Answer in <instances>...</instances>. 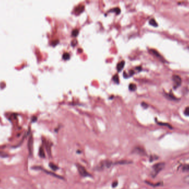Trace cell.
I'll use <instances>...</instances> for the list:
<instances>
[{"mask_svg":"<svg viewBox=\"0 0 189 189\" xmlns=\"http://www.w3.org/2000/svg\"><path fill=\"white\" fill-rule=\"evenodd\" d=\"M124 64H125V62L124 61L120 62L118 63L117 65V69L118 72H120V71L122 70V69L124 68Z\"/></svg>","mask_w":189,"mask_h":189,"instance_id":"cell-11","label":"cell"},{"mask_svg":"<svg viewBox=\"0 0 189 189\" xmlns=\"http://www.w3.org/2000/svg\"><path fill=\"white\" fill-rule=\"evenodd\" d=\"M149 24L151 25L152 26H154V27H157L158 25V23L156 22V21L154 20V18H152L150 21H149Z\"/></svg>","mask_w":189,"mask_h":189,"instance_id":"cell-17","label":"cell"},{"mask_svg":"<svg viewBox=\"0 0 189 189\" xmlns=\"http://www.w3.org/2000/svg\"><path fill=\"white\" fill-rule=\"evenodd\" d=\"M137 89V86L135 84L131 83L129 84V89L131 91H134Z\"/></svg>","mask_w":189,"mask_h":189,"instance_id":"cell-15","label":"cell"},{"mask_svg":"<svg viewBox=\"0 0 189 189\" xmlns=\"http://www.w3.org/2000/svg\"><path fill=\"white\" fill-rule=\"evenodd\" d=\"M158 124H159V125H164V126H166V127H169V128H172V127L170 126V125H169V124H167V123H159L158 122Z\"/></svg>","mask_w":189,"mask_h":189,"instance_id":"cell-23","label":"cell"},{"mask_svg":"<svg viewBox=\"0 0 189 189\" xmlns=\"http://www.w3.org/2000/svg\"><path fill=\"white\" fill-rule=\"evenodd\" d=\"M132 153L144 156L146 155V151L144 148H143L140 146H137L133 148V149L132 151Z\"/></svg>","mask_w":189,"mask_h":189,"instance_id":"cell-4","label":"cell"},{"mask_svg":"<svg viewBox=\"0 0 189 189\" xmlns=\"http://www.w3.org/2000/svg\"><path fill=\"white\" fill-rule=\"evenodd\" d=\"M59 42V41L58 39H55V40H54L52 42V45L53 46H55L56 45H58Z\"/></svg>","mask_w":189,"mask_h":189,"instance_id":"cell-25","label":"cell"},{"mask_svg":"<svg viewBox=\"0 0 189 189\" xmlns=\"http://www.w3.org/2000/svg\"><path fill=\"white\" fill-rule=\"evenodd\" d=\"M113 81H114L116 83H119V76L118 74H115L113 77Z\"/></svg>","mask_w":189,"mask_h":189,"instance_id":"cell-22","label":"cell"},{"mask_svg":"<svg viewBox=\"0 0 189 189\" xmlns=\"http://www.w3.org/2000/svg\"><path fill=\"white\" fill-rule=\"evenodd\" d=\"M43 144L45 146V147L46 148V150H47V153L48 155L49 156H52V143L51 142L48 141L47 140L44 139L43 140Z\"/></svg>","mask_w":189,"mask_h":189,"instance_id":"cell-5","label":"cell"},{"mask_svg":"<svg viewBox=\"0 0 189 189\" xmlns=\"http://www.w3.org/2000/svg\"><path fill=\"white\" fill-rule=\"evenodd\" d=\"M79 30H78L77 28H75V29H74V30L72 31L71 35H72L73 36L77 37V36L79 34Z\"/></svg>","mask_w":189,"mask_h":189,"instance_id":"cell-16","label":"cell"},{"mask_svg":"<svg viewBox=\"0 0 189 189\" xmlns=\"http://www.w3.org/2000/svg\"><path fill=\"white\" fill-rule=\"evenodd\" d=\"M173 80L174 83V88L176 89L181 85L182 80L181 78L178 75H174L173 76Z\"/></svg>","mask_w":189,"mask_h":189,"instance_id":"cell-6","label":"cell"},{"mask_svg":"<svg viewBox=\"0 0 189 189\" xmlns=\"http://www.w3.org/2000/svg\"><path fill=\"white\" fill-rule=\"evenodd\" d=\"M184 114L187 116H189V107H187L184 111Z\"/></svg>","mask_w":189,"mask_h":189,"instance_id":"cell-24","label":"cell"},{"mask_svg":"<svg viewBox=\"0 0 189 189\" xmlns=\"http://www.w3.org/2000/svg\"><path fill=\"white\" fill-rule=\"evenodd\" d=\"M150 52H151V53H153L154 55H155V56L157 57H158L159 58L162 59H163V57H162L161 55L159 54V53H158L156 50H154V49H151L150 50Z\"/></svg>","mask_w":189,"mask_h":189,"instance_id":"cell-13","label":"cell"},{"mask_svg":"<svg viewBox=\"0 0 189 189\" xmlns=\"http://www.w3.org/2000/svg\"><path fill=\"white\" fill-rule=\"evenodd\" d=\"M33 169L41 170H43V171L45 172V173H47L48 174H49V175H52V176H54V177H55V178H59V179H64L63 177L61 176L60 175H57V174H55L54 172L49 171H48L47 170L44 169H43V168H41V167H33Z\"/></svg>","mask_w":189,"mask_h":189,"instance_id":"cell-7","label":"cell"},{"mask_svg":"<svg viewBox=\"0 0 189 189\" xmlns=\"http://www.w3.org/2000/svg\"><path fill=\"white\" fill-rule=\"evenodd\" d=\"M39 155L41 158H44L45 157V154L44 153V148L43 147H41L39 150Z\"/></svg>","mask_w":189,"mask_h":189,"instance_id":"cell-12","label":"cell"},{"mask_svg":"<svg viewBox=\"0 0 189 189\" xmlns=\"http://www.w3.org/2000/svg\"><path fill=\"white\" fill-rule=\"evenodd\" d=\"M110 11L115 12L116 14H120V12H121V10L119 8V7H115L113 9H112L111 10H110Z\"/></svg>","mask_w":189,"mask_h":189,"instance_id":"cell-19","label":"cell"},{"mask_svg":"<svg viewBox=\"0 0 189 189\" xmlns=\"http://www.w3.org/2000/svg\"><path fill=\"white\" fill-rule=\"evenodd\" d=\"M49 166L50 168L53 171H57V170L59 169V167L53 163H50L49 164Z\"/></svg>","mask_w":189,"mask_h":189,"instance_id":"cell-14","label":"cell"},{"mask_svg":"<svg viewBox=\"0 0 189 189\" xmlns=\"http://www.w3.org/2000/svg\"><path fill=\"white\" fill-rule=\"evenodd\" d=\"M165 165V164L163 162H160V163L154 164L152 167V169H153V171L152 173V176L156 177V175H158L159 172L164 168Z\"/></svg>","mask_w":189,"mask_h":189,"instance_id":"cell-2","label":"cell"},{"mask_svg":"<svg viewBox=\"0 0 189 189\" xmlns=\"http://www.w3.org/2000/svg\"><path fill=\"white\" fill-rule=\"evenodd\" d=\"M131 163H132V161L123 160H120V161H116L115 163H113V164L114 165H127V164H131Z\"/></svg>","mask_w":189,"mask_h":189,"instance_id":"cell-10","label":"cell"},{"mask_svg":"<svg viewBox=\"0 0 189 189\" xmlns=\"http://www.w3.org/2000/svg\"><path fill=\"white\" fill-rule=\"evenodd\" d=\"M77 40H76V39L73 40L71 42V46H73V47H75L77 45Z\"/></svg>","mask_w":189,"mask_h":189,"instance_id":"cell-27","label":"cell"},{"mask_svg":"<svg viewBox=\"0 0 189 189\" xmlns=\"http://www.w3.org/2000/svg\"><path fill=\"white\" fill-rule=\"evenodd\" d=\"M70 58V54L69 53H64L63 54V58L64 60H68Z\"/></svg>","mask_w":189,"mask_h":189,"instance_id":"cell-21","label":"cell"},{"mask_svg":"<svg viewBox=\"0 0 189 189\" xmlns=\"http://www.w3.org/2000/svg\"><path fill=\"white\" fill-rule=\"evenodd\" d=\"M0 156H5L7 155H5V153H2V152H0Z\"/></svg>","mask_w":189,"mask_h":189,"instance_id":"cell-30","label":"cell"},{"mask_svg":"<svg viewBox=\"0 0 189 189\" xmlns=\"http://www.w3.org/2000/svg\"><path fill=\"white\" fill-rule=\"evenodd\" d=\"M118 185V181H115L114 182H113L112 184V186L113 188H115L116 187H117Z\"/></svg>","mask_w":189,"mask_h":189,"instance_id":"cell-28","label":"cell"},{"mask_svg":"<svg viewBox=\"0 0 189 189\" xmlns=\"http://www.w3.org/2000/svg\"><path fill=\"white\" fill-rule=\"evenodd\" d=\"M167 97H168V98H169L171 100H176L178 99L177 98L175 97L174 96V95H173V93H171V92H170V93H169L168 95H167Z\"/></svg>","mask_w":189,"mask_h":189,"instance_id":"cell-18","label":"cell"},{"mask_svg":"<svg viewBox=\"0 0 189 189\" xmlns=\"http://www.w3.org/2000/svg\"><path fill=\"white\" fill-rule=\"evenodd\" d=\"M136 69L137 70H138L139 71H140V70H142V67H137L136 68Z\"/></svg>","mask_w":189,"mask_h":189,"instance_id":"cell-31","label":"cell"},{"mask_svg":"<svg viewBox=\"0 0 189 189\" xmlns=\"http://www.w3.org/2000/svg\"><path fill=\"white\" fill-rule=\"evenodd\" d=\"M77 169L78 170V172L79 173L80 176H81L82 177H91L92 175L90 174L89 172H88L87 170L86 169L85 167H83L81 164H76Z\"/></svg>","mask_w":189,"mask_h":189,"instance_id":"cell-3","label":"cell"},{"mask_svg":"<svg viewBox=\"0 0 189 189\" xmlns=\"http://www.w3.org/2000/svg\"><path fill=\"white\" fill-rule=\"evenodd\" d=\"M114 163H113L112 161H110V160H103V161H101L100 163H99L96 167H95V170H97V171H102V170H104L105 169H107V168H110V167H112Z\"/></svg>","mask_w":189,"mask_h":189,"instance_id":"cell-1","label":"cell"},{"mask_svg":"<svg viewBox=\"0 0 189 189\" xmlns=\"http://www.w3.org/2000/svg\"><path fill=\"white\" fill-rule=\"evenodd\" d=\"M33 139L32 135H31L29 140H28V150H29V152L30 155L32 154V152H33Z\"/></svg>","mask_w":189,"mask_h":189,"instance_id":"cell-8","label":"cell"},{"mask_svg":"<svg viewBox=\"0 0 189 189\" xmlns=\"http://www.w3.org/2000/svg\"><path fill=\"white\" fill-rule=\"evenodd\" d=\"M184 181L186 183H187L189 185V175L185 176L184 178Z\"/></svg>","mask_w":189,"mask_h":189,"instance_id":"cell-26","label":"cell"},{"mask_svg":"<svg viewBox=\"0 0 189 189\" xmlns=\"http://www.w3.org/2000/svg\"><path fill=\"white\" fill-rule=\"evenodd\" d=\"M84 10H85V6L82 5H80L75 8V12L76 14H80L84 11Z\"/></svg>","mask_w":189,"mask_h":189,"instance_id":"cell-9","label":"cell"},{"mask_svg":"<svg viewBox=\"0 0 189 189\" xmlns=\"http://www.w3.org/2000/svg\"><path fill=\"white\" fill-rule=\"evenodd\" d=\"M142 106L143 108H147L148 107V105L147 104V103H145V102H143L142 103Z\"/></svg>","mask_w":189,"mask_h":189,"instance_id":"cell-29","label":"cell"},{"mask_svg":"<svg viewBox=\"0 0 189 189\" xmlns=\"http://www.w3.org/2000/svg\"><path fill=\"white\" fill-rule=\"evenodd\" d=\"M182 170L184 172H189V164L184 165L183 167Z\"/></svg>","mask_w":189,"mask_h":189,"instance_id":"cell-20","label":"cell"}]
</instances>
